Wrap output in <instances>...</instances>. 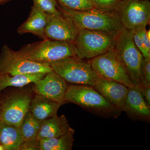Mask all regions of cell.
<instances>
[{"label": "cell", "mask_w": 150, "mask_h": 150, "mask_svg": "<svg viewBox=\"0 0 150 150\" xmlns=\"http://www.w3.org/2000/svg\"><path fill=\"white\" fill-rule=\"evenodd\" d=\"M57 8L78 29L103 31L117 37L124 28L112 11H102L94 8L86 11L74 10L58 4Z\"/></svg>", "instance_id": "obj_1"}, {"label": "cell", "mask_w": 150, "mask_h": 150, "mask_svg": "<svg viewBox=\"0 0 150 150\" xmlns=\"http://www.w3.org/2000/svg\"><path fill=\"white\" fill-rule=\"evenodd\" d=\"M65 101L73 103L94 115L104 118H118L123 110L109 102L92 86H68Z\"/></svg>", "instance_id": "obj_2"}, {"label": "cell", "mask_w": 150, "mask_h": 150, "mask_svg": "<svg viewBox=\"0 0 150 150\" xmlns=\"http://www.w3.org/2000/svg\"><path fill=\"white\" fill-rule=\"evenodd\" d=\"M16 52L28 60L43 64L76 56L74 43L48 39L26 44Z\"/></svg>", "instance_id": "obj_3"}, {"label": "cell", "mask_w": 150, "mask_h": 150, "mask_svg": "<svg viewBox=\"0 0 150 150\" xmlns=\"http://www.w3.org/2000/svg\"><path fill=\"white\" fill-rule=\"evenodd\" d=\"M114 48L131 82L142 93L140 74L144 56L135 45L131 30L123 28L116 37Z\"/></svg>", "instance_id": "obj_4"}, {"label": "cell", "mask_w": 150, "mask_h": 150, "mask_svg": "<svg viewBox=\"0 0 150 150\" xmlns=\"http://www.w3.org/2000/svg\"><path fill=\"white\" fill-rule=\"evenodd\" d=\"M52 71L67 82L93 86L98 76L90 61L71 56L49 64Z\"/></svg>", "instance_id": "obj_5"}, {"label": "cell", "mask_w": 150, "mask_h": 150, "mask_svg": "<svg viewBox=\"0 0 150 150\" xmlns=\"http://www.w3.org/2000/svg\"><path fill=\"white\" fill-rule=\"evenodd\" d=\"M116 38L103 31L78 29L74 42L76 56L84 59H93L102 55L114 48Z\"/></svg>", "instance_id": "obj_6"}, {"label": "cell", "mask_w": 150, "mask_h": 150, "mask_svg": "<svg viewBox=\"0 0 150 150\" xmlns=\"http://www.w3.org/2000/svg\"><path fill=\"white\" fill-rule=\"evenodd\" d=\"M112 12L128 30L146 27L150 23L149 1L122 0Z\"/></svg>", "instance_id": "obj_7"}, {"label": "cell", "mask_w": 150, "mask_h": 150, "mask_svg": "<svg viewBox=\"0 0 150 150\" xmlns=\"http://www.w3.org/2000/svg\"><path fill=\"white\" fill-rule=\"evenodd\" d=\"M49 64L33 62L4 45L0 54V74L11 76L52 71Z\"/></svg>", "instance_id": "obj_8"}, {"label": "cell", "mask_w": 150, "mask_h": 150, "mask_svg": "<svg viewBox=\"0 0 150 150\" xmlns=\"http://www.w3.org/2000/svg\"><path fill=\"white\" fill-rule=\"evenodd\" d=\"M114 48L92 59V68L99 76L121 83L129 88L135 87Z\"/></svg>", "instance_id": "obj_9"}, {"label": "cell", "mask_w": 150, "mask_h": 150, "mask_svg": "<svg viewBox=\"0 0 150 150\" xmlns=\"http://www.w3.org/2000/svg\"><path fill=\"white\" fill-rule=\"evenodd\" d=\"M32 98L26 93L15 94L1 103V121L19 128L29 111Z\"/></svg>", "instance_id": "obj_10"}, {"label": "cell", "mask_w": 150, "mask_h": 150, "mask_svg": "<svg viewBox=\"0 0 150 150\" xmlns=\"http://www.w3.org/2000/svg\"><path fill=\"white\" fill-rule=\"evenodd\" d=\"M78 28L62 14L55 16L47 14L44 35L46 39L74 43Z\"/></svg>", "instance_id": "obj_11"}, {"label": "cell", "mask_w": 150, "mask_h": 150, "mask_svg": "<svg viewBox=\"0 0 150 150\" xmlns=\"http://www.w3.org/2000/svg\"><path fill=\"white\" fill-rule=\"evenodd\" d=\"M34 83V90L37 94L55 102H66L64 97L68 87L67 82L53 71Z\"/></svg>", "instance_id": "obj_12"}, {"label": "cell", "mask_w": 150, "mask_h": 150, "mask_svg": "<svg viewBox=\"0 0 150 150\" xmlns=\"http://www.w3.org/2000/svg\"><path fill=\"white\" fill-rule=\"evenodd\" d=\"M123 111L133 121L149 123L150 105L146 102L141 92L135 87L129 88Z\"/></svg>", "instance_id": "obj_13"}, {"label": "cell", "mask_w": 150, "mask_h": 150, "mask_svg": "<svg viewBox=\"0 0 150 150\" xmlns=\"http://www.w3.org/2000/svg\"><path fill=\"white\" fill-rule=\"evenodd\" d=\"M93 87L109 102L123 111L129 87L121 83L99 76Z\"/></svg>", "instance_id": "obj_14"}, {"label": "cell", "mask_w": 150, "mask_h": 150, "mask_svg": "<svg viewBox=\"0 0 150 150\" xmlns=\"http://www.w3.org/2000/svg\"><path fill=\"white\" fill-rule=\"evenodd\" d=\"M72 129L65 115H55L42 121L36 140L60 137Z\"/></svg>", "instance_id": "obj_15"}, {"label": "cell", "mask_w": 150, "mask_h": 150, "mask_svg": "<svg viewBox=\"0 0 150 150\" xmlns=\"http://www.w3.org/2000/svg\"><path fill=\"white\" fill-rule=\"evenodd\" d=\"M47 14L33 6L27 20L17 29L20 35L31 33L43 39H46L44 30L47 22Z\"/></svg>", "instance_id": "obj_16"}, {"label": "cell", "mask_w": 150, "mask_h": 150, "mask_svg": "<svg viewBox=\"0 0 150 150\" xmlns=\"http://www.w3.org/2000/svg\"><path fill=\"white\" fill-rule=\"evenodd\" d=\"M64 103L37 94L31 100L29 111L37 120L43 121L57 115L58 110Z\"/></svg>", "instance_id": "obj_17"}, {"label": "cell", "mask_w": 150, "mask_h": 150, "mask_svg": "<svg viewBox=\"0 0 150 150\" xmlns=\"http://www.w3.org/2000/svg\"><path fill=\"white\" fill-rule=\"evenodd\" d=\"M23 142L19 127L0 120V143L5 150H20Z\"/></svg>", "instance_id": "obj_18"}, {"label": "cell", "mask_w": 150, "mask_h": 150, "mask_svg": "<svg viewBox=\"0 0 150 150\" xmlns=\"http://www.w3.org/2000/svg\"><path fill=\"white\" fill-rule=\"evenodd\" d=\"M47 73H35L11 76L0 74V92L10 86L22 87L41 79Z\"/></svg>", "instance_id": "obj_19"}, {"label": "cell", "mask_w": 150, "mask_h": 150, "mask_svg": "<svg viewBox=\"0 0 150 150\" xmlns=\"http://www.w3.org/2000/svg\"><path fill=\"white\" fill-rule=\"evenodd\" d=\"M73 129L59 137L43 139L39 141L40 150H71L74 142Z\"/></svg>", "instance_id": "obj_20"}, {"label": "cell", "mask_w": 150, "mask_h": 150, "mask_svg": "<svg viewBox=\"0 0 150 150\" xmlns=\"http://www.w3.org/2000/svg\"><path fill=\"white\" fill-rule=\"evenodd\" d=\"M42 121L36 119L29 111L23 120L20 130L24 142H35Z\"/></svg>", "instance_id": "obj_21"}, {"label": "cell", "mask_w": 150, "mask_h": 150, "mask_svg": "<svg viewBox=\"0 0 150 150\" xmlns=\"http://www.w3.org/2000/svg\"><path fill=\"white\" fill-rule=\"evenodd\" d=\"M59 4L71 9L86 11L94 8L89 0H56Z\"/></svg>", "instance_id": "obj_22"}, {"label": "cell", "mask_w": 150, "mask_h": 150, "mask_svg": "<svg viewBox=\"0 0 150 150\" xmlns=\"http://www.w3.org/2000/svg\"><path fill=\"white\" fill-rule=\"evenodd\" d=\"M33 6H35L48 14L58 16L61 12L57 8L58 3L56 0H33Z\"/></svg>", "instance_id": "obj_23"}, {"label": "cell", "mask_w": 150, "mask_h": 150, "mask_svg": "<svg viewBox=\"0 0 150 150\" xmlns=\"http://www.w3.org/2000/svg\"><path fill=\"white\" fill-rule=\"evenodd\" d=\"M93 8L104 12H111L114 10L122 0H89Z\"/></svg>", "instance_id": "obj_24"}, {"label": "cell", "mask_w": 150, "mask_h": 150, "mask_svg": "<svg viewBox=\"0 0 150 150\" xmlns=\"http://www.w3.org/2000/svg\"><path fill=\"white\" fill-rule=\"evenodd\" d=\"M140 78L143 88L150 87V58H143Z\"/></svg>", "instance_id": "obj_25"}, {"label": "cell", "mask_w": 150, "mask_h": 150, "mask_svg": "<svg viewBox=\"0 0 150 150\" xmlns=\"http://www.w3.org/2000/svg\"><path fill=\"white\" fill-rule=\"evenodd\" d=\"M131 31L132 33L134 43L138 49L141 51L144 58H150V56H149L146 52L144 46L142 42L139 33L138 32V30L136 28L132 30Z\"/></svg>", "instance_id": "obj_26"}, {"label": "cell", "mask_w": 150, "mask_h": 150, "mask_svg": "<svg viewBox=\"0 0 150 150\" xmlns=\"http://www.w3.org/2000/svg\"><path fill=\"white\" fill-rule=\"evenodd\" d=\"M137 29L138 30V32L142 38L146 52L150 56V38L148 36L147 33V30L146 29V27L143 26L138 28Z\"/></svg>", "instance_id": "obj_27"}, {"label": "cell", "mask_w": 150, "mask_h": 150, "mask_svg": "<svg viewBox=\"0 0 150 150\" xmlns=\"http://www.w3.org/2000/svg\"><path fill=\"white\" fill-rule=\"evenodd\" d=\"M20 150H40L39 142H23Z\"/></svg>", "instance_id": "obj_28"}, {"label": "cell", "mask_w": 150, "mask_h": 150, "mask_svg": "<svg viewBox=\"0 0 150 150\" xmlns=\"http://www.w3.org/2000/svg\"><path fill=\"white\" fill-rule=\"evenodd\" d=\"M142 94L146 102L150 105V87L143 88Z\"/></svg>", "instance_id": "obj_29"}, {"label": "cell", "mask_w": 150, "mask_h": 150, "mask_svg": "<svg viewBox=\"0 0 150 150\" xmlns=\"http://www.w3.org/2000/svg\"><path fill=\"white\" fill-rule=\"evenodd\" d=\"M11 1H12V0H0V4H5V3Z\"/></svg>", "instance_id": "obj_30"}, {"label": "cell", "mask_w": 150, "mask_h": 150, "mask_svg": "<svg viewBox=\"0 0 150 150\" xmlns=\"http://www.w3.org/2000/svg\"><path fill=\"white\" fill-rule=\"evenodd\" d=\"M0 150H5L4 147L2 145L0 144Z\"/></svg>", "instance_id": "obj_31"}, {"label": "cell", "mask_w": 150, "mask_h": 150, "mask_svg": "<svg viewBox=\"0 0 150 150\" xmlns=\"http://www.w3.org/2000/svg\"><path fill=\"white\" fill-rule=\"evenodd\" d=\"M1 103L0 102V120H1Z\"/></svg>", "instance_id": "obj_32"}, {"label": "cell", "mask_w": 150, "mask_h": 150, "mask_svg": "<svg viewBox=\"0 0 150 150\" xmlns=\"http://www.w3.org/2000/svg\"><path fill=\"white\" fill-rule=\"evenodd\" d=\"M146 1H149V0H146Z\"/></svg>", "instance_id": "obj_33"}]
</instances>
